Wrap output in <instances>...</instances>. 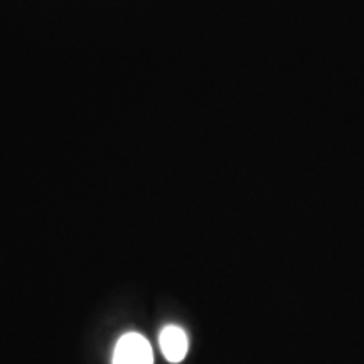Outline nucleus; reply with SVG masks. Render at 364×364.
Returning a JSON list of instances; mask_svg holds the SVG:
<instances>
[{
	"mask_svg": "<svg viewBox=\"0 0 364 364\" xmlns=\"http://www.w3.org/2000/svg\"><path fill=\"white\" fill-rule=\"evenodd\" d=\"M161 349L167 361L179 363L188 354V336L177 326H167L161 332Z\"/></svg>",
	"mask_w": 364,
	"mask_h": 364,
	"instance_id": "f03ea898",
	"label": "nucleus"
},
{
	"mask_svg": "<svg viewBox=\"0 0 364 364\" xmlns=\"http://www.w3.org/2000/svg\"><path fill=\"white\" fill-rule=\"evenodd\" d=\"M152 348L144 336L130 332L117 343L113 364H152Z\"/></svg>",
	"mask_w": 364,
	"mask_h": 364,
	"instance_id": "f257e3e1",
	"label": "nucleus"
}]
</instances>
